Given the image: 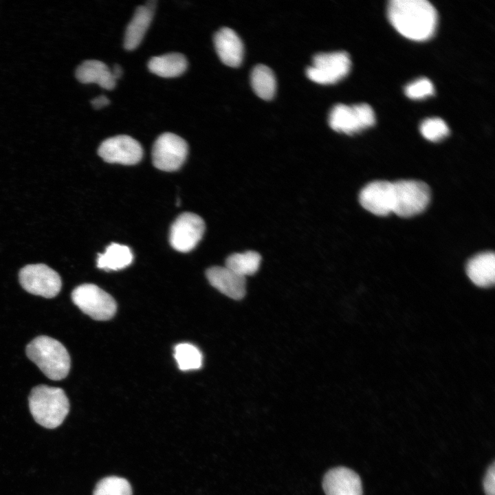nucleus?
<instances>
[{
	"instance_id": "20",
	"label": "nucleus",
	"mask_w": 495,
	"mask_h": 495,
	"mask_svg": "<svg viewBox=\"0 0 495 495\" xmlns=\"http://www.w3.org/2000/svg\"><path fill=\"white\" fill-rule=\"evenodd\" d=\"M133 258L132 252L128 246L113 243L103 253L98 254L96 264L100 269L116 271L128 267Z\"/></svg>"
},
{
	"instance_id": "25",
	"label": "nucleus",
	"mask_w": 495,
	"mask_h": 495,
	"mask_svg": "<svg viewBox=\"0 0 495 495\" xmlns=\"http://www.w3.org/2000/svg\"><path fill=\"white\" fill-rule=\"evenodd\" d=\"M420 132L428 140L438 142L449 134V129L446 123L439 118H432L424 120L420 124Z\"/></svg>"
},
{
	"instance_id": "19",
	"label": "nucleus",
	"mask_w": 495,
	"mask_h": 495,
	"mask_svg": "<svg viewBox=\"0 0 495 495\" xmlns=\"http://www.w3.org/2000/svg\"><path fill=\"white\" fill-rule=\"evenodd\" d=\"M188 67L184 54L173 52L151 58L148 63L151 72L163 78H173L182 74Z\"/></svg>"
},
{
	"instance_id": "22",
	"label": "nucleus",
	"mask_w": 495,
	"mask_h": 495,
	"mask_svg": "<svg viewBox=\"0 0 495 495\" xmlns=\"http://www.w3.org/2000/svg\"><path fill=\"white\" fill-rule=\"evenodd\" d=\"M261 261V255L254 251L234 253L227 258L226 267L236 274L245 277L258 271Z\"/></svg>"
},
{
	"instance_id": "16",
	"label": "nucleus",
	"mask_w": 495,
	"mask_h": 495,
	"mask_svg": "<svg viewBox=\"0 0 495 495\" xmlns=\"http://www.w3.org/2000/svg\"><path fill=\"white\" fill-rule=\"evenodd\" d=\"M154 8V1L137 8L124 34V47L126 50H135L142 42L152 21Z\"/></svg>"
},
{
	"instance_id": "14",
	"label": "nucleus",
	"mask_w": 495,
	"mask_h": 495,
	"mask_svg": "<svg viewBox=\"0 0 495 495\" xmlns=\"http://www.w3.org/2000/svg\"><path fill=\"white\" fill-rule=\"evenodd\" d=\"M206 276L212 286L234 300L242 299L246 292L245 277L225 267L214 266L208 269Z\"/></svg>"
},
{
	"instance_id": "21",
	"label": "nucleus",
	"mask_w": 495,
	"mask_h": 495,
	"mask_svg": "<svg viewBox=\"0 0 495 495\" xmlns=\"http://www.w3.org/2000/svg\"><path fill=\"white\" fill-rule=\"evenodd\" d=\"M250 83L254 93L261 99L270 100L274 96L276 81L273 71L262 64L256 65L251 72Z\"/></svg>"
},
{
	"instance_id": "5",
	"label": "nucleus",
	"mask_w": 495,
	"mask_h": 495,
	"mask_svg": "<svg viewBox=\"0 0 495 495\" xmlns=\"http://www.w3.org/2000/svg\"><path fill=\"white\" fill-rule=\"evenodd\" d=\"M328 122L333 130L353 135L372 126L375 122V116L371 107L366 103L338 104L331 109Z\"/></svg>"
},
{
	"instance_id": "12",
	"label": "nucleus",
	"mask_w": 495,
	"mask_h": 495,
	"mask_svg": "<svg viewBox=\"0 0 495 495\" xmlns=\"http://www.w3.org/2000/svg\"><path fill=\"white\" fill-rule=\"evenodd\" d=\"M359 200L370 212L378 216L388 215L393 212V183L375 181L368 184L360 191Z\"/></svg>"
},
{
	"instance_id": "15",
	"label": "nucleus",
	"mask_w": 495,
	"mask_h": 495,
	"mask_svg": "<svg viewBox=\"0 0 495 495\" xmlns=\"http://www.w3.org/2000/svg\"><path fill=\"white\" fill-rule=\"evenodd\" d=\"M216 52L221 62L229 67H239L243 57V45L237 34L224 27L214 36Z\"/></svg>"
},
{
	"instance_id": "17",
	"label": "nucleus",
	"mask_w": 495,
	"mask_h": 495,
	"mask_svg": "<svg viewBox=\"0 0 495 495\" xmlns=\"http://www.w3.org/2000/svg\"><path fill=\"white\" fill-rule=\"evenodd\" d=\"M76 77L82 83H96L107 90L113 89L116 85L111 70L100 60L84 61L78 67Z\"/></svg>"
},
{
	"instance_id": "11",
	"label": "nucleus",
	"mask_w": 495,
	"mask_h": 495,
	"mask_svg": "<svg viewBox=\"0 0 495 495\" xmlns=\"http://www.w3.org/2000/svg\"><path fill=\"white\" fill-rule=\"evenodd\" d=\"M98 153L107 162L133 165L142 160L143 149L141 144L131 136L120 135L103 141Z\"/></svg>"
},
{
	"instance_id": "26",
	"label": "nucleus",
	"mask_w": 495,
	"mask_h": 495,
	"mask_svg": "<svg viewBox=\"0 0 495 495\" xmlns=\"http://www.w3.org/2000/svg\"><path fill=\"white\" fill-rule=\"evenodd\" d=\"M406 95L411 99H422L434 94V89L432 82L421 78L408 84L405 87Z\"/></svg>"
},
{
	"instance_id": "9",
	"label": "nucleus",
	"mask_w": 495,
	"mask_h": 495,
	"mask_svg": "<svg viewBox=\"0 0 495 495\" xmlns=\"http://www.w3.org/2000/svg\"><path fill=\"white\" fill-rule=\"evenodd\" d=\"M188 149L186 142L180 136L172 133H162L153 146V164L161 170H176L185 162Z\"/></svg>"
},
{
	"instance_id": "6",
	"label": "nucleus",
	"mask_w": 495,
	"mask_h": 495,
	"mask_svg": "<svg viewBox=\"0 0 495 495\" xmlns=\"http://www.w3.org/2000/svg\"><path fill=\"white\" fill-rule=\"evenodd\" d=\"M351 58L346 52H321L313 57L306 69L307 77L321 85L334 84L344 78L351 69Z\"/></svg>"
},
{
	"instance_id": "4",
	"label": "nucleus",
	"mask_w": 495,
	"mask_h": 495,
	"mask_svg": "<svg viewBox=\"0 0 495 495\" xmlns=\"http://www.w3.org/2000/svg\"><path fill=\"white\" fill-rule=\"evenodd\" d=\"M393 212L402 217H409L421 212L430 199L428 186L417 180L393 182Z\"/></svg>"
},
{
	"instance_id": "8",
	"label": "nucleus",
	"mask_w": 495,
	"mask_h": 495,
	"mask_svg": "<svg viewBox=\"0 0 495 495\" xmlns=\"http://www.w3.org/2000/svg\"><path fill=\"white\" fill-rule=\"evenodd\" d=\"M19 278L25 291L47 298L55 297L61 289L59 274L45 264L25 266L20 270Z\"/></svg>"
},
{
	"instance_id": "3",
	"label": "nucleus",
	"mask_w": 495,
	"mask_h": 495,
	"mask_svg": "<svg viewBox=\"0 0 495 495\" xmlns=\"http://www.w3.org/2000/svg\"><path fill=\"white\" fill-rule=\"evenodd\" d=\"M26 355L50 380H63L69 372L70 356L63 344L52 338H35L27 345Z\"/></svg>"
},
{
	"instance_id": "28",
	"label": "nucleus",
	"mask_w": 495,
	"mask_h": 495,
	"mask_svg": "<svg viewBox=\"0 0 495 495\" xmlns=\"http://www.w3.org/2000/svg\"><path fill=\"white\" fill-rule=\"evenodd\" d=\"M110 103L109 99L106 96H99L93 98L91 104L96 109H100L107 106Z\"/></svg>"
},
{
	"instance_id": "2",
	"label": "nucleus",
	"mask_w": 495,
	"mask_h": 495,
	"mask_svg": "<svg viewBox=\"0 0 495 495\" xmlns=\"http://www.w3.org/2000/svg\"><path fill=\"white\" fill-rule=\"evenodd\" d=\"M28 400L34 419L46 428L58 427L69 411V399L60 388L36 386L32 389Z\"/></svg>"
},
{
	"instance_id": "23",
	"label": "nucleus",
	"mask_w": 495,
	"mask_h": 495,
	"mask_svg": "<svg viewBox=\"0 0 495 495\" xmlns=\"http://www.w3.org/2000/svg\"><path fill=\"white\" fill-rule=\"evenodd\" d=\"M174 357L182 371L199 369L202 365V354L195 346L190 343H180L175 346Z\"/></svg>"
},
{
	"instance_id": "10",
	"label": "nucleus",
	"mask_w": 495,
	"mask_h": 495,
	"mask_svg": "<svg viewBox=\"0 0 495 495\" xmlns=\"http://www.w3.org/2000/svg\"><path fill=\"white\" fill-rule=\"evenodd\" d=\"M204 231L205 223L201 217L192 212L182 213L170 227V244L178 252H190L201 239Z\"/></svg>"
},
{
	"instance_id": "18",
	"label": "nucleus",
	"mask_w": 495,
	"mask_h": 495,
	"mask_svg": "<svg viewBox=\"0 0 495 495\" xmlns=\"http://www.w3.org/2000/svg\"><path fill=\"white\" fill-rule=\"evenodd\" d=\"M466 272L472 283L478 287L493 285L495 280L494 254L486 252L474 256L468 262Z\"/></svg>"
},
{
	"instance_id": "7",
	"label": "nucleus",
	"mask_w": 495,
	"mask_h": 495,
	"mask_svg": "<svg viewBox=\"0 0 495 495\" xmlns=\"http://www.w3.org/2000/svg\"><path fill=\"white\" fill-rule=\"evenodd\" d=\"M74 303L85 314L96 320L111 318L116 311L113 297L94 284H82L72 293Z\"/></svg>"
},
{
	"instance_id": "27",
	"label": "nucleus",
	"mask_w": 495,
	"mask_h": 495,
	"mask_svg": "<svg viewBox=\"0 0 495 495\" xmlns=\"http://www.w3.org/2000/svg\"><path fill=\"white\" fill-rule=\"evenodd\" d=\"M483 487L486 495H495V463L493 462L488 468L483 481Z\"/></svg>"
},
{
	"instance_id": "24",
	"label": "nucleus",
	"mask_w": 495,
	"mask_h": 495,
	"mask_svg": "<svg viewBox=\"0 0 495 495\" xmlns=\"http://www.w3.org/2000/svg\"><path fill=\"white\" fill-rule=\"evenodd\" d=\"M93 495H132V489L126 479L111 476L97 483Z\"/></svg>"
},
{
	"instance_id": "1",
	"label": "nucleus",
	"mask_w": 495,
	"mask_h": 495,
	"mask_svg": "<svg viewBox=\"0 0 495 495\" xmlns=\"http://www.w3.org/2000/svg\"><path fill=\"white\" fill-rule=\"evenodd\" d=\"M388 17L395 30L409 39L422 41L433 34L437 23L434 6L426 0H392Z\"/></svg>"
},
{
	"instance_id": "29",
	"label": "nucleus",
	"mask_w": 495,
	"mask_h": 495,
	"mask_svg": "<svg viewBox=\"0 0 495 495\" xmlns=\"http://www.w3.org/2000/svg\"><path fill=\"white\" fill-rule=\"evenodd\" d=\"M111 73L115 79L117 80V79L120 78L122 75V69L121 66L119 65H115L111 70Z\"/></svg>"
},
{
	"instance_id": "13",
	"label": "nucleus",
	"mask_w": 495,
	"mask_h": 495,
	"mask_svg": "<svg viewBox=\"0 0 495 495\" xmlns=\"http://www.w3.org/2000/svg\"><path fill=\"white\" fill-rule=\"evenodd\" d=\"M322 487L326 495H362L359 475L345 467L329 470L323 478Z\"/></svg>"
}]
</instances>
